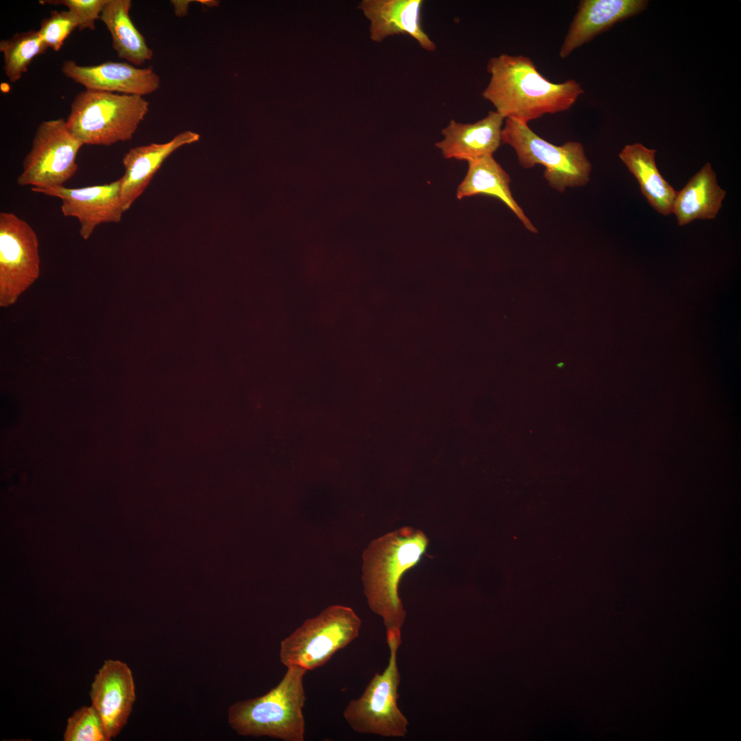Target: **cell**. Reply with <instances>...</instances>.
Wrapping results in <instances>:
<instances>
[{"label": "cell", "instance_id": "1", "mask_svg": "<svg viewBox=\"0 0 741 741\" xmlns=\"http://www.w3.org/2000/svg\"><path fill=\"white\" fill-rule=\"evenodd\" d=\"M486 69L490 80L482 96L504 119L528 124L547 114L566 111L584 93L575 80L550 81L530 58L522 55L493 57Z\"/></svg>", "mask_w": 741, "mask_h": 741}, {"label": "cell", "instance_id": "2", "mask_svg": "<svg viewBox=\"0 0 741 741\" xmlns=\"http://www.w3.org/2000/svg\"><path fill=\"white\" fill-rule=\"evenodd\" d=\"M427 545L421 530L405 526L372 541L363 553L364 594L386 630L401 628L405 621L399 585L403 575L421 561Z\"/></svg>", "mask_w": 741, "mask_h": 741}, {"label": "cell", "instance_id": "3", "mask_svg": "<svg viewBox=\"0 0 741 741\" xmlns=\"http://www.w3.org/2000/svg\"><path fill=\"white\" fill-rule=\"evenodd\" d=\"M307 671L289 666L281 681L266 694L239 701L227 712L228 723L242 736H268L284 741H303L306 696L303 678Z\"/></svg>", "mask_w": 741, "mask_h": 741}, {"label": "cell", "instance_id": "4", "mask_svg": "<svg viewBox=\"0 0 741 741\" xmlns=\"http://www.w3.org/2000/svg\"><path fill=\"white\" fill-rule=\"evenodd\" d=\"M148 111L142 96L85 89L75 97L66 121L84 144L110 146L131 140Z\"/></svg>", "mask_w": 741, "mask_h": 741}, {"label": "cell", "instance_id": "5", "mask_svg": "<svg viewBox=\"0 0 741 741\" xmlns=\"http://www.w3.org/2000/svg\"><path fill=\"white\" fill-rule=\"evenodd\" d=\"M361 625L351 608L329 606L281 642L280 661L286 668L298 666L307 671L320 668L358 637Z\"/></svg>", "mask_w": 741, "mask_h": 741}, {"label": "cell", "instance_id": "6", "mask_svg": "<svg viewBox=\"0 0 741 741\" xmlns=\"http://www.w3.org/2000/svg\"><path fill=\"white\" fill-rule=\"evenodd\" d=\"M386 642L390 650L386 668L381 674H375L358 698L349 701L343 716L357 733L405 737L408 721L397 705L400 674L397 659L401 644V628L386 630Z\"/></svg>", "mask_w": 741, "mask_h": 741}, {"label": "cell", "instance_id": "7", "mask_svg": "<svg viewBox=\"0 0 741 741\" xmlns=\"http://www.w3.org/2000/svg\"><path fill=\"white\" fill-rule=\"evenodd\" d=\"M502 143L514 149L524 168L530 169L537 164L544 166L543 177L559 192H564L567 187L585 186L589 181L591 164L583 145L578 141L556 145L534 132L528 124L505 119Z\"/></svg>", "mask_w": 741, "mask_h": 741}, {"label": "cell", "instance_id": "8", "mask_svg": "<svg viewBox=\"0 0 741 741\" xmlns=\"http://www.w3.org/2000/svg\"><path fill=\"white\" fill-rule=\"evenodd\" d=\"M83 145L69 130L65 119L41 122L24 158L17 184L33 189L63 185L78 170L76 157Z\"/></svg>", "mask_w": 741, "mask_h": 741}, {"label": "cell", "instance_id": "9", "mask_svg": "<svg viewBox=\"0 0 741 741\" xmlns=\"http://www.w3.org/2000/svg\"><path fill=\"white\" fill-rule=\"evenodd\" d=\"M38 241L32 226L11 212L0 213V306L14 305L38 278Z\"/></svg>", "mask_w": 741, "mask_h": 741}, {"label": "cell", "instance_id": "10", "mask_svg": "<svg viewBox=\"0 0 741 741\" xmlns=\"http://www.w3.org/2000/svg\"><path fill=\"white\" fill-rule=\"evenodd\" d=\"M31 189L36 193L60 198L62 214L78 220L80 235L85 240L90 237L98 225L118 223L126 212L120 196V179L80 188L61 185Z\"/></svg>", "mask_w": 741, "mask_h": 741}, {"label": "cell", "instance_id": "11", "mask_svg": "<svg viewBox=\"0 0 741 741\" xmlns=\"http://www.w3.org/2000/svg\"><path fill=\"white\" fill-rule=\"evenodd\" d=\"M112 740L128 722L136 700L135 685L130 667L119 660L108 659L95 675L89 693Z\"/></svg>", "mask_w": 741, "mask_h": 741}, {"label": "cell", "instance_id": "12", "mask_svg": "<svg viewBox=\"0 0 741 741\" xmlns=\"http://www.w3.org/2000/svg\"><path fill=\"white\" fill-rule=\"evenodd\" d=\"M63 74L87 90L143 96L160 87V78L152 67L139 68L128 62H106L82 66L65 60Z\"/></svg>", "mask_w": 741, "mask_h": 741}, {"label": "cell", "instance_id": "13", "mask_svg": "<svg viewBox=\"0 0 741 741\" xmlns=\"http://www.w3.org/2000/svg\"><path fill=\"white\" fill-rule=\"evenodd\" d=\"M200 134L191 130L180 132L167 142L130 149L123 158L124 174L120 178V196L128 210L149 185L165 161L180 148L197 142Z\"/></svg>", "mask_w": 741, "mask_h": 741}, {"label": "cell", "instance_id": "14", "mask_svg": "<svg viewBox=\"0 0 741 741\" xmlns=\"http://www.w3.org/2000/svg\"><path fill=\"white\" fill-rule=\"evenodd\" d=\"M648 4L646 0L580 1L561 45L560 57H568L615 23L642 12Z\"/></svg>", "mask_w": 741, "mask_h": 741}, {"label": "cell", "instance_id": "15", "mask_svg": "<svg viewBox=\"0 0 741 741\" xmlns=\"http://www.w3.org/2000/svg\"><path fill=\"white\" fill-rule=\"evenodd\" d=\"M422 0H364L359 5L370 21V38L381 42L388 36L406 34L421 48L434 51V42L424 31L421 22Z\"/></svg>", "mask_w": 741, "mask_h": 741}, {"label": "cell", "instance_id": "16", "mask_svg": "<svg viewBox=\"0 0 741 741\" xmlns=\"http://www.w3.org/2000/svg\"><path fill=\"white\" fill-rule=\"evenodd\" d=\"M504 118L495 110L475 123H460L452 119L443 129V139L436 143L445 158L467 162L493 155L502 144Z\"/></svg>", "mask_w": 741, "mask_h": 741}, {"label": "cell", "instance_id": "17", "mask_svg": "<svg viewBox=\"0 0 741 741\" xmlns=\"http://www.w3.org/2000/svg\"><path fill=\"white\" fill-rule=\"evenodd\" d=\"M510 178L493 155L468 162V170L459 185L456 197L462 199L476 195L493 196L503 202L530 232L537 229L514 199L510 189Z\"/></svg>", "mask_w": 741, "mask_h": 741}, {"label": "cell", "instance_id": "18", "mask_svg": "<svg viewBox=\"0 0 741 741\" xmlns=\"http://www.w3.org/2000/svg\"><path fill=\"white\" fill-rule=\"evenodd\" d=\"M725 196L711 165L707 163L677 191L672 213L679 226L695 220H711L718 215Z\"/></svg>", "mask_w": 741, "mask_h": 741}, {"label": "cell", "instance_id": "19", "mask_svg": "<svg viewBox=\"0 0 741 741\" xmlns=\"http://www.w3.org/2000/svg\"><path fill=\"white\" fill-rule=\"evenodd\" d=\"M654 149L641 143L626 145L619 157L636 178L643 196L658 213L668 215L672 213L677 191L663 178L659 172Z\"/></svg>", "mask_w": 741, "mask_h": 741}, {"label": "cell", "instance_id": "20", "mask_svg": "<svg viewBox=\"0 0 741 741\" xmlns=\"http://www.w3.org/2000/svg\"><path fill=\"white\" fill-rule=\"evenodd\" d=\"M131 7L130 0H108L99 19L110 33L117 56L139 67L151 60L154 53L130 19Z\"/></svg>", "mask_w": 741, "mask_h": 741}, {"label": "cell", "instance_id": "21", "mask_svg": "<svg viewBox=\"0 0 741 741\" xmlns=\"http://www.w3.org/2000/svg\"><path fill=\"white\" fill-rule=\"evenodd\" d=\"M48 47L38 30L16 33L10 38L0 41L3 56V70L11 82L21 79L34 58L44 54Z\"/></svg>", "mask_w": 741, "mask_h": 741}, {"label": "cell", "instance_id": "22", "mask_svg": "<svg viewBox=\"0 0 741 741\" xmlns=\"http://www.w3.org/2000/svg\"><path fill=\"white\" fill-rule=\"evenodd\" d=\"M64 741H110L103 722L95 709L84 705L67 719Z\"/></svg>", "mask_w": 741, "mask_h": 741}, {"label": "cell", "instance_id": "23", "mask_svg": "<svg viewBox=\"0 0 741 741\" xmlns=\"http://www.w3.org/2000/svg\"><path fill=\"white\" fill-rule=\"evenodd\" d=\"M79 27V20L71 12L54 10L41 21L38 32L46 46L57 51L71 33Z\"/></svg>", "mask_w": 741, "mask_h": 741}, {"label": "cell", "instance_id": "24", "mask_svg": "<svg viewBox=\"0 0 741 741\" xmlns=\"http://www.w3.org/2000/svg\"><path fill=\"white\" fill-rule=\"evenodd\" d=\"M108 0H48L40 3L63 5L74 14L80 22V30L95 29V22L100 15Z\"/></svg>", "mask_w": 741, "mask_h": 741}]
</instances>
